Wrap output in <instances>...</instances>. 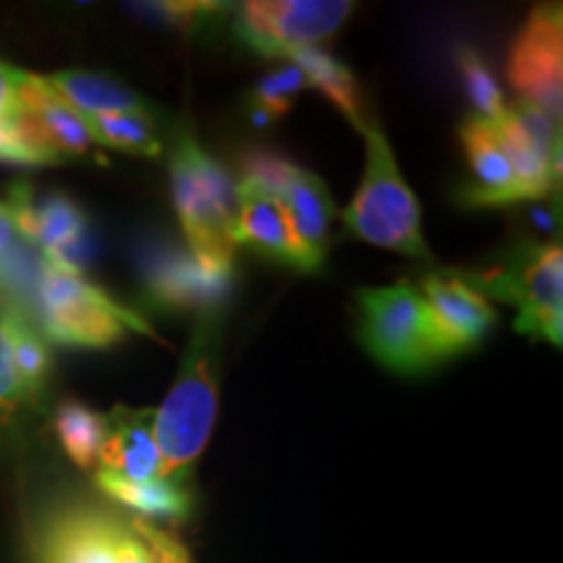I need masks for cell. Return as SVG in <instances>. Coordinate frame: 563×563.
I'll use <instances>...</instances> for the list:
<instances>
[{"label": "cell", "instance_id": "obj_1", "mask_svg": "<svg viewBox=\"0 0 563 563\" xmlns=\"http://www.w3.org/2000/svg\"><path fill=\"white\" fill-rule=\"evenodd\" d=\"M220 394V332L217 319H201L183 352L178 378L152 428L159 449V477H186L207 449Z\"/></svg>", "mask_w": 563, "mask_h": 563}, {"label": "cell", "instance_id": "obj_2", "mask_svg": "<svg viewBox=\"0 0 563 563\" xmlns=\"http://www.w3.org/2000/svg\"><path fill=\"white\" fill-rule=\"evenodd\" d=\"M170 188L188 251L211 269H235V183L191 133L175 139Z\"/></svg>", "mask_w": 563, "mask_h": 563}, {"label": "cell", "instance_id": "obj_3", "mask_svg": "<svg viewBox=\"0 0 563 563\" xmlns=\"http://www.w3.org/2000/svg\"><path fill=\"white\" fill-rule=\"evenodd\" d=\"M363 139L365 173L344 211V228L378 249L431 262V249L422 235L420 203L399 173L389 139L376 123H368Z\"/></svg>", "mask_w": 563, "mask_h": 563}, {"label": "cell", "instance_id": "obj_4", "mask_svg": "<svg viewBox=\"0 0 563 563\" xmlns=\"http://www.w3.org/2000/svg\"><path fill=\"white\" fill-rule=\"evenodd\" d=\"M47 264V262H45ZM32 327L60 347L108 350L123 342L125 334H154L144 319L110 298L102 287L91 285L79 274H68L45 266Z\"/></svg>", "mask_w": 563, "mask_h": 563}, {"label": "cell", "instance_id": "obj_5", "mask_svg": "<svg viewBox=\"0 0 563 563\" xmlns=\"http://www.w3.org/2000/svg\"><path fill=\"white\" fill-rule=\"evenodd\" d=\"M363 347L384 368L402 376L422 373L449 361L435 332L428 302L412 282L371 287L357 292Z\"/></svg>", "mask_w": 563, "mask_h": 563}, {"label": "cell", "instance_id": "obj_6", "mask_svg": "<svg viewBox=\"0 0 563 563\" xmlns=\"http://www.w3.org/2000/svg\"><path fill=\"white\" fill-rule=\"evenodd\" d=\"M485 298L514 302L519 308L517 332L561 347L563 323V251L561 243H532L498 269L464 274Z\"/></svg>", "mask_w": 563, "mask_h": 563}, {"label": "cell", "instance_id": "obj_7", "mask_svg": "<svg viewBox=\"0 0 563 563\" xmlns=\"http://www.w3.org/2000/svg\"><path fill=\"white\" fill-rule=\"evenodd\" d=\"M136 258L146 300L159 311L196 313L199 321L217 319L235 285V269H211L188 251L186 243H175L165 235L146 238Z\"/></svg>", "mask_w": 563, "mask_h": 563}, {"label": "cell", "instance_id": "obj_8", "mask_svg": "<svg viewBox=\"0 0 563 563\" xmlns=\"http://www.w3.org/2000/svg\"><path fill=\"white\" fill-rule=\"evenodd\" d=\"M352 9L347 0H251L238 5L232 32L251 53L287 60L332 37Z\"/></svg>", "mask_w": 563, "mask_h": 563}, {"label": "cell", "instance_id": "obj_9", "mask_svg": "<svg viewBox=\"0 0 563 563\" xmlns=\"http://www.w3.org/2000/svg\"><path fill=\"white\" fill-rule=\"evenodd\" d=\"M509 81L519 102L534 104L561 123L563 13L561 3L538 5L519 30L509 53Z\"/></svg>", "mask_w": 563, "mask_h": 563}, {"label": "cell", "instance_id": "obj_10", "mask_svg": "<svg viewBox=\"0 0 563 563\" xmlns=\"http://www.w3.org/2000/svg\"><path fill=\"white\" fill-rule=\"evenodd\" d=\"M428 302L433 327L449 357L481 344L496 327L498 313L460 272H431L418 285Z\"/></svg>", "mask_w": 563, "mask_h": 563}, {"label": "cell", "instance_id": "obj_11", "mask_svg": "<svg viewBox=\"0 0 563 563\" xmlns=\"http://www.w3.org/2000/svg\"><path fill=\"white\" fill-rule=\"evenodd\" d=\"M3 203L21 241L34 245L40 253L63 249L91 230L87 211L66 194L40 196L26 183H16Z\"/></svg>", "mask_w": 563, "mask_h": 563}, {"label": "cell", "instance_id": "obj_12", "mask_svg": "<svg viewBox=\"0 0 563 563\" xmlns=\"http://www.w3.org/2000/svg\"><path fill=\"white\" fill-rule=\"evenodd\" d=\"M125 530L108 514L74 509L60 514L42 538V563H118Z\"/></svg>", "mask_w": 563, "mask_h": 563}, {"label": "cell", "instance_id": "obj_13", "mask_svg": "<svg viewBox=\"0 0 563 563\" xmlns=\"http://www.w3.org/2000/svg\"><path fill=\"white\" fill-rule=\"evenodd\" d=\"M235 214V245L262 253L272 262L292 266L298 272H319L321 266L300 249L298 238L290 228L285 209L277 199L264 194H238Z\"/></svg>", "mask_w": 563, "mask_h": 563}, {"label": "cell", "instance_id": "obj_14", "mask_svg": "<svg viewBox=\"0 0 563 563\" xmlns=\"http://www.w3.org/2000/svg\"><path fill=\"white\" fill-rule=\"evenodd\" d=\"M460 139L475 178L473 186H467V191L462 194V199L470 207H509V203H519L514 167L496 131H493V123L481 121L475 115L467 118L460 131Z\"/></svg>", "mask_w": 563, "mask_h": 563}, {"label": "cell", "instance_id": "obj_15", "mask_svg": "<svg viewBox=\"0 0 563 563\" xmlns=\"http://www.w3.org/2000/svg\"><path fill=\"white\" fill-rule=\"evenodd\" d=\"M152 420V410L115 407L108 418V441L100 454V467L131 483H150L159 477L162 462Z\"/></svg>", "mask_w": 563, "mask_h": 563}, {"label": "cell", "instance_id": "obj_16", "mask_svg": "<svg viewBox=\"0 0 563 563\" xmlns=\"http://www.w3.org/2000/svg\"><path fill=\"white\" fill-rule=\"evenodd\" d=\"M277 201L285 209L287 220H290L300 249L321 266L323 256H327L329 224H332L334 217V201L329 196V188L323 186L319 175L298 167L295 178L287 183Z\"/></svg>", "mask_w": 563, "mask_h": 563}, {"label": "cell", "instance_id": "obj_17", "mask_svg": "<svg viewBox=\"0 0 563 563\" xmlns=\"http://www.w3.org/2000/svg\"><path fill=\"white\" fill-rule=\"evenodd\" d=\"M97 485L108 493L112 501L141 514V517L183 522L194 511V490L186 483V477H154L150 483H131L100 467L97 470Z\"/></svg>", "mask_w": 563, "mask_h": 563}, {"label": "cell", "instance_id": "obj_18", "mask_svg": "<svg viewBox=\"0 0 563 563\" xmlns=\"http://www.w3.org/2000/svg\"><path fill=\"white\" fill-rule=\"evenodd\" d=\"M45 79L84 118L150 112V104L141 100L136 91L112 76L95 74V70H58Z\"/></svg>", "mask_w": 563, "mask_h": 563}, {"label": "cell", "instance_id": "obj_19", "mask_svg": "<svg viewBox=\"0 0 563 563\" xmlns=\"http://www.w3.org/2000/svg\"><path fill=\"white\" fill-rule=\"evenodd\" d=\"M287 63H292L306 76L308 87L319 89L357 131L363 133L368 129V121H365L363 112L361 87H357V79L344 63L336 60L334 55L319 51V47H306V51L292 53Z\"/></svg>", "mask_w": 563, "mask_h": 563}, {"label": "cell", "instance_id": "obj_20", "mask_svg": "<svg viewBox=\"0 0 563 563\" xmlns=\"http://www.w3.org/2000/svg\"><path fill=\"white\" fill-rule=\"evenodd\" d=\"M55 435L70 462L91 470L108 441V418L81 402H63L55 412Z\"/></svg>", "mask_w": 563, "mask_h": 563}, {"label": "cell", "instance_id": "obj_21", "mask_svg": "<svg viewBox=\"0 0 563 563\" xmlns=\"http://www.w3.org/2000/svg\"><path fill=\"white\" fill-rule=\"evenodd\" d=\"M91 141L110 150L139 154V157H159L162 139L150 112H121V115L87 118Z\"/></svg>", "mask_w": 563, "mask_h": 563}, {"label": "cell", "instance_id": "obj_22", "mask_svg": "<svg viewBox=\"0 0 563 563\" xmlns=\"http://www.w3.org/2000/svg\"><path fill=\"white\" fill-rule=\"evenodd\" d=\"M9 319H11L13 368H16L19 382L24 384V389L32 397V402H37L53 368L51 350H47V342L42 340V334L32 327L30 321L21 319L16 313H9Z\"/></svg>", "mask_w": 563, "mask_h": 563}, {"label": "cell", "instance_id": "obj_23", "mask_svg": "<svg viewBox=\"0 0 563 563\" xmlns=\"http://www.w3.org/2000/svg\"><path fill=\"white\" fill-rule=\"evenodd\" d=\"M456 68H460L464 91H467L470 102L475 108V118H481V121H498L506 112V100L483 55L475 47H462L456 53Z\"/></svg>", "mask_w": 563, "mask_h": 563}, {"label": "cell", "instance_id": "obj_24", "mask_svg": "<svg viewBox=\"0 0 563 563\" xmlns=\"http://www.w3.org/2000/svg\"><path fill=\"white\" fill-rule=\"evenodd\" d=\"M306 87V76L292 63L272 70V74L262 76L251 91V115L262 123L285 118Z\"/></svg>", "mask_w": 563, "mask_h": 563}, {"label": "cell", "instance_id": "obj_25", "mask_svg": "<svg viewBox=\"0 0 563 563\" xmlns=\"http://www.w3.org/2000/svg\"><path fill=\"white\" fill-rule=\"evenodd\" d=\"M34 405L26 394L24 384L19 382V373L13 368L11 352V319L9 313L0 311V420H9L21 407Z\"/></svg>", "mask_w": 563, "mask_h": 563}, {"label": "cell", "instance_id": "obj_26", "mask_svg": "<svg viewBox=\"0 0 563 563\" xmlns=\"http://www.w3.org/2000/svg\"><path fill=\"white\" fill-rule=\"evenodd\" d=\"M139 13H146V16H154L170 26H180V30H196L203 21L217 16L224 5L222 3H139L133 5Z\"/></svg>", "mask_w": 563, "mask_h": 563}, {"label": "cell", "instance_id": "obj_27", "mask_svg": "<svg viewBox=\"0 0 563 563\" xmlns=\"http://www.w3.org/2000/svg\"><path fill=\"white\" fill-rule=\"evenodd\" d=\"M133 532H136V538L146 545V551L152 555V563H194L188 548L183 545L175 534L159 530V527L144 522V519H136V522H133Z\"/></svg>", "mask_w": 563, "mask_h": 563}, {"label": "cell", "instance_id": "obj_28", "mask_svg": "<svg viewBox=\"0 0 563 563\" xmlns=\"http://www.w3.org/2000/svg\"><path fill=\"white\" fill-rule=\"evenodd\" d=\"M0 162L21 167H45L51 165L37 150H32L13 123H0Z\"/></svg>", "mask_w": 563, "mask_h": 563}, {"label": "cell", "instance_id": "obj_29", "mask_svg": "<svg viewBox=\"0 0 563 563\" xmlns=\"http://www.w3.org/2000/svg\"><path fill=\"white\" fill-rule=\"evenodd\" d=\"M24 70L9 66L0 60V123L16 121L21 104H19V84Z\"/></svg>", "mask_w": 563, "mask_h": 563}, {"label": "cell", "instance_id": "obj_30", "mask_svg": "<svg viewBox=\"0 0 563 563\" xmlns=\"http://www.w3.org/2000/svg\"><path fill=\"white\" fill-rule=\"evenodd\" d=\"M118 563H152V555L146 551V545L141 543L136 534L125 532L121 553H118Z\"/></svg>", "mask_w": 563, "mask_h": 563}, {"label": "cell", "instance_id": "obj_31", "mask_svg": "<svg viewBox=\"0 0 563 563\" xmlns=\"http://www.w3.org/2000/svg\"><path fill=\"white\" fill-rule=\"evenodd\" d=\"M19 241L21 238H19L16 228H13L9 209H5V203L0 201V258H3L5 253H9Z\"/></svg>", "mask_w": 563, "mask_h": 563}]
</instances>
